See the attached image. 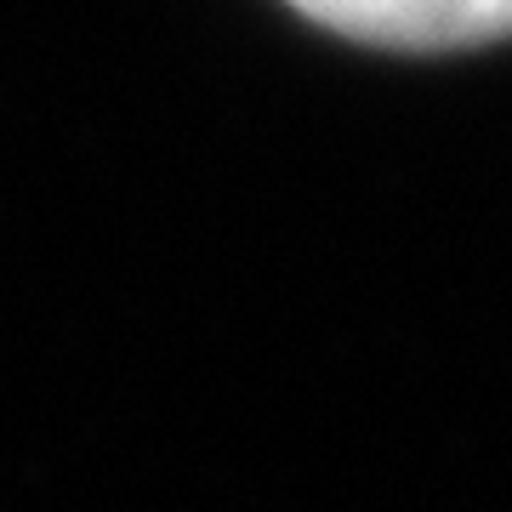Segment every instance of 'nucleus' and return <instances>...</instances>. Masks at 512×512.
<instances>
[{
  "mask_svg": "<svg viewBox=\"0 0 512 512\" xmlns=\"http://www.w3.org/2000/svg\"><path fill=\"white\" fill-rule=\"evenodd\" d=\"M330 35L387 52H467L512 35V0H291Z\"/></svg>",
  "mask_w": 512,
  "mask_h": 512,
  "instance_id": "obj_1",
  "label": "nucleus"
}]
</instances>
